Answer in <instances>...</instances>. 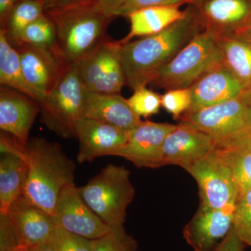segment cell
<instances>
[{
    "mask_svg": "<svg viewBox=\"0 0 251 251\" xmlns=\"http://www.w3.org/2000/svg\"><path fill=\"white\" fill-rule=\"evenodd\" d=\"M216 145L215 140L211 135L180 122L165 140L163 166L175 165L186 171L209 156L216 148Z\"/></svg>",
    "mask_w": 251,
    "mask_h": 251,
    "instance_id": "5bb4252c",
    "label": "cell"
},
{
    "mask_svg": "<svg viewBox=\"0 0 251 251\" xmlns=\"http://www.w3.org/2000/svg\"><path fill=\"white\" fill-rule=\"evenodd\" d=\"M14 251H31V250L29 249H26V248L20 247Z\"/></svg>",
    "mask_w": 251,
    "mask_h": 251,
    "instance_id": "60d3db41",
    "label": "cell"
},
{
    "mask_svg": "<svg viewBox=\"0 0 251 251\" xmlns=\"http://www.w3.org/2000/svg\"><path fill=\"white\" fill-rule=\"evenodd\" d=\"M234 229L241 240L251 247V189L238 199L234 210Z\"/></svg>",
    "mask_w": 251,
    "mask_h": 251,
    "instance_id": "f546056e",
    "label": "cell"
},
{
    "mask_svg": "<svg viewBox=\"0 0 251 251\" xmlns=\"http://www.w3.org/2000/svg\"><path fill=\"white\" fill-rule=\"evenodd\" d=\"M21 43L60 52L55 25L45 13L23 31L18 44Z\"/></svg>",
    "mask_w": 251,
    "mask_h": 251,
    "instance_id": "4316f807",
    "label": "cell"
},
{
    "mask_svg": "<svg viewBox=\"0 0 251 251\" xmlns=\"http://www.w3.org/2000/svg\"><path fill=\"white\" fill-rule=\"evenodd\" d=\"M24 152L28 171L23 193L52 216L63 188L75 185L76 164L65 154L59 144L42 138L28 140Z\"/></svg>",
    "mask_w": 251,
    "mask_h": 251,
    "instance_id": "7a4b0ae2",
    "label": "cell"
},
{
    "mask_svg": "<svg viewBox=\"0 0 251 251\" xmlns=\"http://www.w3.org/2000/svg\"><path fill=\"white\" fill-rule=\"evenodd\" d=\"M186 171L197 181L201 204L214 209L237 204L239 194L233 175L214 150Z\"/></svg>",
    "mask_w": 251,
    "mask_h": 251,
    "instance_id": "9c48e42d",
    "label": "cell"
},
{
    "mask_svg": "<svg viewBox=\"0 0 251 251\" xmlns=\"http://www.w3.org/2000/svg\"><path fill=\"white\" fill-rule=\"evenodd\" d=\"M214 151L231 170L240 198L251 189L250 136L234 143L216 145Z\"/></svg>",
    "mask_w": 251,
    "mask_h": 251,
    "instance_id": "cb8c5ba5",
    "label": "cell"
},
{
    "mask_svg": "<svg viewBox=\"0 0 251 251\" xmlns=\"http://www.w3.org/2000/svg\"><path fill=\"white\" fill-rule=\"evenodd\" d=\"M44 14L40 0H20L11 10L6 27L3 29L10 44L16 47L23 31Z\"/></svg>",
    "mask_w": 251,
    "mask_h": 251,
    "instance_id": "484cf974",
    "label": "cell"
},
{
    "mask_svg": "<svg viewBox=\"0 0 251 251\" xmlns=\"http://www.w3.org/2000/svg\"><path fill=\"white\" fill-rule=\"evenodd\" d=\"M20 0H0V25L4 29L11 10Z\"/></svg>",
    "mask_w": 251,
    "mask_h": 251,
    "instance_id": "74e56055",
    "label": "cell"
},
{
    "mask_svg": "<svg viewBox=\"0 0 251 251\" xmlns=\"http://www.w3.org/2000/svg\"><path fill=\"white\" fill-rule=\"evenodd\" d=\"M204 30L232 36L251 16V0H199L193 4Z\"/></svg>",
    "mask_w": 251,
    "mask_h": 251,
    "instance_id": "ac0fdd59",
    "label": "cell"
},
{
    "mask_svg": "<svg viewBox=\"0 0 251 251\" xmlns=\"http://www.w3.org/2000/svg\"><path fill=\"white\" fill-rule=\"evenodd\" d=\"M249 97H250V101H251V94H249Z\"/></svg>",
    "mask_w": 251,
    "mask_h": 251,
    "instance_id": "b9f144b4",
    "label": "cell"
},
{
    "mask_svg": "<svg viewBox=\"0 0 251 251\" xmlns=\"http://www.w3.org/2000/svg\"><path fill=\"white\" fill-rule=\"evenodd\" d=\"M25 146L11 135L0 138V214H6L10 206L23 192L28 166Z\"/></svg>",
    "mask_w": 251,
    "mask_h": 251,
    "instance_id": "e0dca14e",
    "label": "cell"
},
{
    "mask_svg": "<svg viewBox=\"0 0 251 251\" xmlns=\"http://www.w3.org/2000/svg\"><path fill=\"white\" fill-rule=\"evenodd\" d=\"M199 0H128L122 5L115 14L116 16H128L130 13L150 6H180L184 4H193Z\"/></svg>",
    "mask_w": 251,
    "mask_h": 251,
    "instance_id": "d6a6232c",
    "label": "cell"
},
{
    "mask_svg": "<svg viewBox=\"0 0 251 251\" xmlns=\"http://www.w3.org/2000/svg\"><path fill=\"white\" fill-rule=\"evenodd\" d=\"M128 132L104 122L81 117L75 127L80 147L77 162L83 163L99 157L115 156L128 139Z\"/></svg>",
    "mask_w": 251,
    "mask_h": 251,
    "instance_id": "9a60e30c",
    "label": "cell"
},
{
    "mask_svg": "<svg viewBox=\"0 0 251 251\" xmlns=\"http://www.w3.org/2000/svg\"><path fill=\"white\" fill-rule=\"evenodd\" d=\"M128 0H96L104 13L112 18L115 17L117 11Z\"/></svg>",
    "mask_w": 251,
    "mask_h": 251,
    "instance_id": "8d00e7d4",
    "label": "cell"
},
{
    "mask_svg": "<svg viewBox=\"0 0 251 251\" xmlns=\"http://www.w3.org/2000/svg\"><path fill=\"white\" fill-rule=\"evenodd\" d=\"M52 218L56 227L89 239L101 237L111 228L86 204L75 185L63 188Z\"/></svg>",
    "mask_w": 251,
    "mask_h": 251,
    "instance_id": "30bf717a",
    "label": "cell"
},
{
    "mask_svg": "<svg viewBox=\"0 0 251 251\" xmlns=\"http://www.w3.org/2000/svg\"><path fill=\"white\" fill-rule=\"evenodd\" d=\"M46 14L59 12L80 5L90 4L95 0H40Z\"/></svg>",
    "mask_w": 251,
    "mask_h": 251,
    "instance_id": "e575fe53",
    "label": "cell"
},
{
    "mask_svg": "<svg viewBox=\"0 0 251 251\" xmlns=\"http://www.w3.org/2000/svg\"><path fill=\"white\" fill-rule=\"evenodd\" d=\"M203 30L195 6L191 4L184 18L161 32L121 44L126 84L133 90L151 84L162 68Z\"/></svg>",
    "mask_w": 251,
    "mask_h": 251,
    "instance_id": "6da1fadb",
    "label": "cell"
},
{
    "mask_svg": "<svg viewBox=\"0 0 251 251\" xmlns=\"http://www.w3.org/2000/svg\"><path fill=\"white\" fill-rule=\"evenodd\" d=\"M126 100L132 110L140 118L156 115L161 107V95L146 87L137 88Z\"/></svg>",
    "mask_w": 251,
    "mask_h": 251,
    "instance_id": "f1b7e54d",
    "label": "cell"
},
{
    "mask_svg": "<svg viewBox=\"0 0 251 251\" xmlns=\"http://www.w3.org/2000/svg\"><path fill=\"white\" fill-rule=\"evenodd\" d=\"M31 251H56L53 247L51 245L50 243L41 245L40 247L34 248V249H30Z\"/></svg>",
    "mask_w": 251,
    "mask_h": 251,
    "instance_id": "ab89813d",
    "label": "cell"
},
{
    "mask_svg": "<svg viewBox=\"0 0 251 251\" xmlns=\"http://www.w3.org/2000/svg\"><path fill=\"white\" fill-rule=\"evenodd\" d=\"M234 36L242 38L243 39L248 41V42L250 43L251 44V16L249 19L248 20L247 22L244 24V25L235 34H234Z\"/></svg>",
    "mask_w": 251,
    "mask_h": 251,
    "instance_id": "f35d334b",
    "label": "cell"
},
{
    "mask_svg": "<svg viewBox=\"0 0 251 251\" xmlns=\"http://www.w3.org/2000/svg\"><path fill=\"white\" fill-rule=\"evenodd\" d=\"M186 14V9L181 11L179 6H150L136 10L127 16L130 20V30L120 43L125 44L134 37L158 34Z\"/></svg>",
    "mask_w": 251,
    "mask_h": 251,
    "instance_id": "7402d4cb",
    "label": "cell"
},
{
    "mask_svg": "<svg viewBox=\"0 0 251 251\" xmlns=\"http://www.w3.org/2000/svg\"><path fill=\"white\" fill-rule=\"evenodd\" d=\"M120 41L105 39L74 67L90 92L119 94L126 84L122 67Z\"/></svg>",
    "mask_w": 251,
    "mask_h": 251,
    "instance_id": "ba28073f",
    "label": "cell"
},
{
    "mask_svg": "<svg viewBox=\"0 0 251 251\" xmlns=\"http://www.w3.org/2000/svg\"><path fill=\"white\" fill-rule=\"evenodd\" d=\"M82 117L98 120L126 131L133 129L143 122L132 110L126 99L120 94L90 91L87 92Z\"/></svg>",
    "mask_w": 251,
    "mask_h": 251,
    "instance_id": "44dd1931",
    "label": "cell"
},
{
    "mask_svg": "<svg viewBox=\"0 0 251 251\" xmlns=\"http://www.w3.org/2000/svg\"><path fill=\"white\" fill-rule=\"evenodd\" d=\"M222 64L219 36L203 30L162 68L151 85L166 91L188 88Z\"/></svg>",
    "mask_w": 251,
    "mask_h": 251,
    "instance_id": "277c9868",
    "label": "cell"
},
{
    "mask_svg": "<svg viewBox=\"0 0 251 251\" xmlns=\"http://www.w3.org/2000/svg\"><path fill=\"white\" fill-rule=\"evenodd\" d=\"M20 248L18 239L6 214H0V251H14Z\"/></svg>",
    "mask_w": 251,
    "mask_h": 251,
    "instance_id": "836d02e7",
    "label": "cell"
},
{
    "mask_svg": "<svg viewBox=\"0 0 251 251\" xmlns=\"http://www.w3.org/2000/svg\"><path fill=\"white\" fill-rule=\"evenodd\" d=\"M87 92L77 69L69 66L39 104L41 121L59 136L75 137V125L83 117Z\"/></svg>",
    "mask_w": 251,
    "mask_h": 251,
    "instance_id": "8992f818",
    "label": "cell"
},
{
    "mask_svg": "<svg viewBox=\"0 0 251 251\" xmlns=\"http://www.w3.org/2000/svg\"><path fill=\"white\" fill-rule=\"evenodd\" d=\"M50 243L56 251H93L94 239L80 237L57 227Z\"/></svg>",
    "mask_w": 251,
    "mask_h": 251,
    "instance_id": "1f68e13d",
    "label": "cell"
},
{
    "mask_svg": "<svg viewBox=\"0 0 251 251\" xmlns=\"http://www.w3.org/2000/svg\"><path fill=\"white\" fill-rule=\"evenodd\" d=\"M57 31V45L69 66L75 65L102 41L112 17L97 1L46 14Z\"/></svg>",
    "mask_w": 251,
    "mask_h": 251,
    "instance_id": "3957f363",
    "label": "cell"
},
{
    "mask_svg": "<svg viewBox=\"0 0 251 251\" xmlns=\"http://www.w3.org/2000/svg\"><path fill=\"white\" fill-rule=\"evenodd\" d=\"M40 105L27 94L1 86L0 88V128L25 146Z\"/></svg>",
    "mask_w": 251,
    "mask_h": 251,
    "instance_id": "d6986e66",
    "label": "cell"
},
{
    "mask_svg": "<svg viewBox=\"0 0 251 251\" xmlns=\"http://www.w3.org/2000/svg\"><path fill=\"white\" fill-rule=\"evenodd\" d=\"M190 87L192 100L186 112L217 105L246 93L241 82L224 64L203 75Z\"/></svg>",
    "mask_w": 251,
    "mask_h": 251,
    "instance_id": "ffe728a7",
    "label": "cell"
},
{
    "mask_svg": "<svg viewBox=\"0 0 251 251\" xmlns=\"http://www.w3.org/2000/svg\"><path fill=\"white\" fill-rule=\"evenodd\" d=\"M223 64L251 94V44L237 36L219 38Z\"/></svg>",
    "mask_w": 251,
    "mask_h": 251,
    "instance_id": "d4e9b609",
    "label": "cell"
},
{
    "mask_svg": "<svg viewBox=\"0 0 251 251\" xmlns=\"http://www.w3.org/2000/svg\"><path fill=\"white\" fill-rule=\"evenodd\" d=\"M0 83L27 94L39 104L45 100L46 97L27 82L17 50L10 44L3 29L0 30Z\"/></svg>",
    "mask_w": 251,
    "mask_h": 251,
    "instance_id": "603a6c76",
    "label": "cell"
},
{
    "mask_svg": "<svg viewBox=\"0 0 251 251\" xmlns=\"http://www.w3.org/2000/svg\"><path fill=\"white\" fill-rule=\"evenodd\" d=\"M130 175L124 166L109 164L78 188L86 204L110 227L125 223L127 208L135 196Z\"/></svg>",
    "mask_w": 251,
    "mask_h": 251,
    "instance_id": "5b68a950",
    "label": "cell"
},
{
    "mask_svg": "<svg viewBox=\"0 0 251 251\" xmlns=\"http://www.w3.org/2000/svg\"><path fill=\"white\" fill-rule=\"evenodd\" d=\"M250 141H251V134L250 135Z\"/></svg>",
    "mask_w": 251,
    "mask_h": 251,
    "instance_id": "7bdbcfd3",
    "label": "cell"
},
{
    "mask_svg": "<svg viewBox=\"0 0 251 251\" xmlns=\"http://www.w3.org/2000/svg\"><path fill=\"white\" fill-rule=\"evenodd\" d=\"M8 218L20 247L33 249L50 242L56 226L52 216L23 193L10 206Z\"/></svg>",
    "mask_w": 251,
    "mask_h": 251,
    "instance_id": "4fadbf2b",
    "label": "cell"
},
{
    "mask_svg": "<svg viewBox=\"0 0 251 251\" xmlns=\"http://www.w3.org/2000/svg\"><path fill=\"white\" fill-rule=\"evenodd\" d=\"M138 243L127 234L124 226L111 227L101 237L94 239L92 251H135Z\"/></svg>",
    "mask_w": 251,
    "mask_h": 251,
    "instance_id": "83f0119b",
    "label": "cell"
},
{
    "mask_svg": "<svg viewBox=\"0 0 251 251\" xmlns=\"http://www.w3.org/2000/svg\"><path fill=\"white\" fill-rule=\"evenodd\" d=\"M246 246L233 227L216 251H244Z\"/></svg>",
    "mask_w": 251,
    "mask_h": 251,
    "instance_id": "d590c367",
    "label": "cell"
},
{
    "mask_svg": "<svg viewBox=\"0 0 251 251\" xmlns=\"http://www.w3.org/2000/svg\"><path fill=\"white\" fill-rule=\"evenodd\" d=\"M176 126L168 123L142 122L128 132L126 143L115 156L125 158L137 168H160L163 166L165 140Z\"/></svg>",
    "mask_w": 251,
    "mask_h": 251,
    "instance_id": "7c38bea8",
    "label": "cell"
},
{
    "mask_svg": "<svg viewBox=\"0 0 251 251\" xmlns=\"http://www.w3.org/2000/svg\"><path fill=\"white\" fill-rule=\"evenodd\" d=\"M235 205L214 209L200 204L185 226L184 239L194 251H216L234 227Z\"/></svg>",
    "mask_w": 251,
    "mask_h": 251,
    "instance_id": "8fae6325",
    "label": "cell"
},
{
    "mask_svg": "<svg viewBox=\"0 0 251 251\" xmlns=\"http://www.w3.org/2000/svg\"><path fill=\"white\" fill-rule=\"evenodd\" d=\"M25 76L29 85L46 97L69 67L62 54L29 44L16 46Z\"/></svg>",
    "mask_w": 251,
    "mask_h": 251,
    "instance_id": "2e32d148",
    "label": "cell"
},
{
    "mask_svg": "<svg viewBox=\"0 0 251 251\" xmlns=\"http://www.w3.org/2000/svg\"><path fill=\"white\" fill-rule=\"evenodd\" d=\"M215 140L216 145L245 139L251 134V103L249 94L201 109L186 112L180 118Z\"/></svg>",
    "mask_w": 251,
    "mask_h": 251,
    "instance_id": "52a82bcc",
    "label": "cell"
},
{
    "mask_svg": "<svg viewBox=\"0 0 251 251\" xmlns=\"http://www.w3.org/2000/svg\"><path fill=\"white\" fill-rule=\"evenodd\" d=\"M191 100V87L167 90L161 95V107L171 114L175 120H179L189 110Z\"/></svg>",
    "mask_w": 251,
    "mask_h": 251,
    "instance_id": "4dcf8cb0",
    "label": "cell"
}]
</instances>
